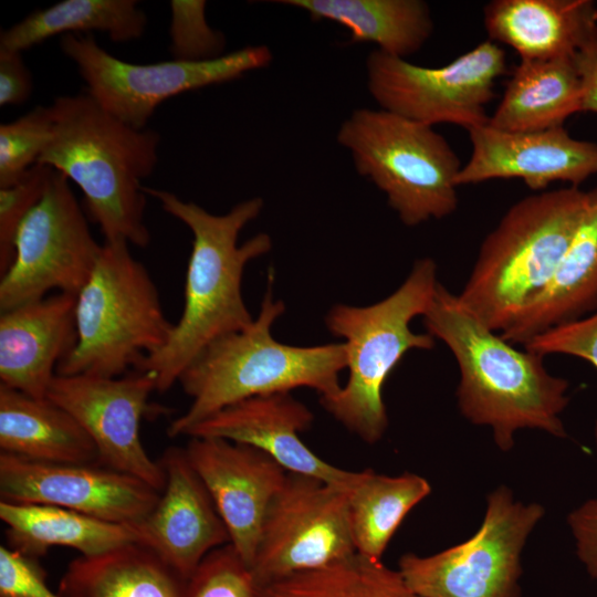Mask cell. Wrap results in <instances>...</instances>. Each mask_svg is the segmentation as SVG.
<instances>
[{
	"label": "cell",
	"mask_w": 597,
	"mask_h": 597,
	"mask_svg": "<svg viewBox=\"0 0 597 597\" xmlns=\"http://www.w3.org/2000/svg\"><path fill=\"white\" fill-rule=\"evenodd\" d=\"M422 317L427 333L442 341L458 364L461 415L489 427L500 450H511L521 429L567 436L561 415L569 384L546 369L544 356L515 348L441 283Z\"/></svg>",
	"instance_id": "1"
},
{
	"label": "cell",
	"mask_w": 597,
	"mask_h": 597,
	"mask_svg": "<svg viewBox=\"0 0 597 597\" xmlns=\"http://www.w3.org/2000/svg\"><path fill=\"white\" fill-rule=\"evenodd\" d=\"M144 191L193 235L182 313L166 344L135 369L154 373L157 391L163 392L178 383L187 365L207 345L253 323L242 296V276L251 260L271 250L272 240L266 233H258L238 244L241 230L262 211L261 198L243 200L224 214H213L174 192L145 186Z\"/></svg>",
	"instance_id": "2"
},
{
	"label": "cell",
	"mask_w": 597,
	"mask_h": 597,
	"mask_svg": "<svg viewBox=\"0 0 597 597\" xmlns=\"http://www.w3.org/2000/svg\"><path fill=\"white\" fill-rule=\"evenodd\" d=\"M54 125L36 165L74 181L104 241L125 240L146 248V193L142 180L158 161L160 136L137 129L104 109L86 92L63 95L51 105Z\"/></svg>",
	"instance_id": "3"
},
{
	"label": "cell",
	"mask_w": 597,
	"mask_h": 597,
	"mask_svg": "<svg viewBox=\"0 0 597 597\" xmlns=\"http://www.w3.org/2000/svg\"><path fill=\"white\" fill-rule=\"evenodd\" d=\"M271 289L249 327L211 342L184 369L178 383L191 404L169 423V437L186 436L199 422L248 398L300 387L326 398L341 389L345 344L301 347L277 342L271 327L285 306L273 301Z\"/></svg>",
	"instance_id": "4"
},
{
	"label": "cell",
	"mask_w": 597,
	"mask_h": 597,
	"mask_svg": "<svg viewBox=\"0 0 597 597\" xmlns=\"http://www.w3.org/2000/svg\"><path fill=\"white\" fill-rule=\"evenodd\" d=\"M586 201V190L569 186L512 205L482 241L461 303L492 331H505L553 277Z\"/></svg>",
	"instance_id": "5"
},
{
	"label": "cell",
	"mask_w": 597,
	"mask_h": 597,
	"mask_svg": "<svg viewBox=\"0 0 597 597\" xmlns=\"http://www.w3.org/2000/svg\"><path fill=\"white\" fill-rule=\"evenodd\" d=\"M438 284L436 262L423 258L384 300L368 306L335 305L325 317L331 333L345 341L348 378L321 404L367 443L379 441L388 426L383 387L390 373L409 350L434 347L436 338L415 333L410 323L427 312Z\"/></svg>",
	"instance_id": "6"
},
{
	"label": "cell",
	"mask_w": 597,
	"mask_h": 597,
	"mask_svg": "<svg viewBox=\"0 0 597 597\" xmlns=\"http://www.w3.org/2000/svg\"><path fill=\"white\" fill-rule=\"evenodd\" d=\"M76 343L56 375L119 377L168 341L174 324L155 282L125 240L104 241L75 302Z\"/></svg>",
	"instance_id": "7"
},
{
	"label": "cell",
	"mask_w": 597,
	"mask_h": 597,
	"mask_svg": "<svg viewBox=\"0 0 597 597\" xmlns=\"http://www.w3.org/2000/svg\"><path fill=\"white\" fill-rule=\"evenodd\" d=\"M336 138L405 226L443 219L457 210L462 165L432 126L381 108H358L342 123Z\"/></svg>",
	"instance_id": "8"
},
{
	"label": "cell",
	"mask_w": 597,
	"mask_h": 597,
	"mask_svg": "<svg viewBox=\"0 0 597 597\" xmlns=\"http://www.w3.org/2000/svg\"><path fill=\"white\" fill-rule=\"evenodd\" d=\"M544 513L541 504L516 501L500 485L488 495L471 537L433 555L405 554L398 572L420 597H520L521 554Z\"/></svg>",
	"instance_id": "9"
},
{
	"label": "cell",
	"mask_w": 597,
	"mask_h": 597,
	"mask_svg": "<svg viewBox=\"0 0 597 597\" xmlns=\"http://www.w3.org/2000/svg\"><path fill=\"white\" fill-rule=\"evenodd\" d=\"M60 45L86 83V93L109 114L137 129L146 128L164 101L235 80L268 66L273 57L266 45H251L203 62L171 59L135 64L109 54L92 34H65Z\"/></svg>",
	"instance_id": "10"
},
{
	"label": "cell",
	"mask_w": 597,
	"mask_h": 597,
	"mask_svg": "<svg viewBox=\"0 0 597 597\" xmlns=\"http://www.w3.org/2000/svg\"><path fill=\"white\" fill-rule=\"evenodd\" d=\"M505 71V51L490 40L439 67L379 50L366 59L367 87L381 109L428 126L446 123L467 130L489 122L485 106Z\"/></svg>",
	"instance_id": "11"
},
{
	"label": "cell",
	"mask_w": 597,
	"mask_h": 597,
	"mask_svg": "<svg viewBox=\"0 0 597 597\" xmlns=\"http://www.w3.org/2000/svg\"><path fill=\"white\" fill-rule=\"evenodd\" d=\"M101 250L69 179L53 169L43 196L15 233L13 260L0 279V311L52 290L76 295Z\"/></svg>",
	"instance_id": "12"
},
{
	"label": "cell",
	"mask_w": 597,
	"mask_h": 597,
	"mask_svg": "<svg viewBox=\"0 0 597 597\" xmlns=\"http://www.w3.org/2000/svg\"><path fill=\"white\" fill-rule=\"evenodd\" d=\"M355 554L348 492L287 473L266 512L251 570L261 587Z\"/></svg>",
	"instance_id": "13"
},
{
	"label": "cell",
	"mask_w": 597,
	"mask_h": 597,
	"mask_svg": "<svg viewBox=\"0 0 597 597\" xmlns=\"http://www.w3.org/2000/svg\"><path fill=\"white\" fill-rule=\"evenodd\" d=\"M157 390L151 371L119 377L55 375L46 398L66 410L94 442L103 465L137 478L159 492L165 485L160 462L143 446L140 422Z\"/></svg>",
	"instance_id": "14"
},
{
	"label": "cell",
	"mask_w": 597,
	"mask_h": 597,
	"mask_svg": "<svg viewBox=\"0 0 597 597\" xmlns=\"http://www.w3.org/2000/svg\"><path fill=\"white\" fill-rule=\"evenodd\" d=\"M0 496L4 502L54 505L134 524L154 509L160 492L105 465L40 462L0 452Z\"/></svg>",
	"instance_id": "15"
},
{
	"label": "cell",
	"mask_w": 597,
	"mask_h": 597,
	"mask_svg": "<svg viewBox=\"0 0 597 597\" xmlns=\"http://www.w3.org/2000/svg\"><path fill=\"white\" fill-rule=\"evenodd\" d=\"M186 454L230 535L251 567L262 525L287 471L253 447L220 438L189 437Z\"/></svg>",
	"instance_id": "16"
},
{
	"label": "cell",
	"mask_w": 597,
	"mask_h": 597,
	"mask_svg": "<svg viewBox=\"0 0 597 597\" xmlns=\"http://www.w3.org/2000/svg\"><path fill=\"white\" fill-rule=\"evenodd\" d=\"M472 151L457 186L520 178L534 191L555 181L579 187L597 174V144L572 137L564 126L512 133L488 123L468 129Z\"/></svg>",
	"instance_id": "17"
},
{
	"label": "cell",
	"mask_w": 597,
	"mask_h": 597,
	"mask_svg": "<svg viewBox=\"0 0 597 597\" xmlns=\"http://www.w3.org/2000/svg\"><path fill=\"white\" fill-rule=\"evenodd\" d=\"M159 462L165 472L159 500L130 525L137 543L189 579L209 553L230 544V535L185 448H169Z\"/></svg>",
	"instance_id": "18"
},
{
	"label": "cell",
	"mask_w": 597,
	"mask_h": 597,
	"mask_svg": "<svg viewBox=\"0 0 597 597\" xmlns=\"http://www.w3.org/2000/svg\"><path fill=\"white\" fill-rule=\"evenodd\" d=\"M313 421L312 411L290 392L248 398L192 427L187 437L220 438L266 453L289 473L310 475L350 492L360 471L332 465L300 438Z\"/></svg>",
	"instance_id": "19"
},
{
	"label": "cell",
	"mask_w": 597,
	"mask_h": 597,
	"mask_svg": "<svg viewBox=\"0 0 597 597\" xmlns=\"http://www.w3.org/2000/svg\"><path fill=\"white\" fill-rule=\"evenodd\" d=\"M76 295L59 293L0 313V384L45 398L76 343Z\"/></svg>",
	"instance_id": "20"
},
{
	"label": "cell",
	"mask_w": 597,
	"mask_h": 597,
	"mask_svg": "<svg viewBox=\"0 0 597 597\" xmlns=\"http://www.w3.org/2000/svg\"><path fill=\"white\" fill-rule=\"evenodd\" d=\"M597 311V186L553 277L500 335L513 345Z\"/></svg>",
	"instance_id": "21"
},
{
	"label": "cell",
	"mask_w": 597,
	"mask_h": 597,
	"mask_svg": "<svg viewBox=\"0 0 597 597\" xmlns=\"http://www.w3.org/2000/svg\"><path fill=\"white\" fill-rule=\"evenodd\" d=\"M489 40L514 49L521 60L573 56L597 25L589 0H493L484 6Z\"/></svg>",
	"instance_id": "22"
},
{
	"label": "cell",
	"mask_w": 597,
	"mask_h": 597,
	"mask_svg": "<svg viewBox=\"0 0 597 597\" xmlns=\"http://www.w3.org/2000/svg\"><path fill=\"white\" fill-rule=\"evenodd\" d=\"M0 452L53 463H93L96 447L82 426L50 399L0 384Z\"/></svg>",
	"instance_id": "23"
},
{
	"label": "cell",
	"mask_w": 597,
	"mask_h": 597,
	"mask_svg": "<svg viewBox=\"0 0 597 597\" xmlns=\"http://www.w3.org/2000/svg\"><path fill=\"white\" fill-rule=\"evenodd\" d=\"M582 81L573 56L521 60L488 124L512 133L563 126L582 112Z\"/></svg>",
	"instance_id": "24"
},
{
	"label": "cell",
	"mask_w": 597,
	"mask_h": 597,
	"mask_svg": "<svg viewBox=\"0 0 597 597\" xmlns=\"http://www.w3.org/2000/svg\"><path fill=\"white\" fill-rule=\"evenodd\" d=\"M187 583L150 548L130 543L73 559L57 593L61 597H185Z\"/></svg>",
	"instance_id": "25"
},
{
	"label": "cell",
	"mask_w": 597,
	"mask_h": 597,
	"mask_svg": "<svg viewBox=\"0 0 597 597\" xmlns=\"http://www.w3.org/2000/svg\"><path fill=\"white\" fill-rule=\"evenodd\" d=\"M305 11L313 21H331L349 32L352 42L375 43L379 51L405 59L419 51L433 32L422 0H280Z\"/></svg>",
	"instance_id": "26"
},
{
	"label": "cell",
	"mask_w": 597,
	"mask_h": 597,
	"mask_svg": "<svg viewBox=\"0 0 597 597\" xmlns=\"http://www.w3.org/2000/svg\"><path fill=\"white\" fill-rule=\"evenodd\" d=\"M0 519L7 525L12 548L34 559L52 546L70 547L81 556H93L137 543L130 524L108 522L54 505L0 501Z\"/></svg>",
	"instance_id": "27"
},
{
	"label": "cell",
	"mask_w": 597,
	"mask_h": 597,
	"mask_svg": "<svg viewBox=\"0 0 597 597\" xmlns=\"http://www.w3.org/2000/svg\"><path fill=\"white\" fill-rule=\"evenodd\" d=\"M147 15L135 0H64L1 32L0 50L22 52L56 34L105 32L114 42L140 38Z\"/></svg>",
	"instance_id": "28"
},
{
	"label": "cell",
	"mask_w": 597,
	"mask_h": 597,
	"mask_svg": "<svg viewBox=\"0 0 597 597\" xmlns=\"http://www.w3.org/2000/svg\"><path fill=\"white\" fill-rule=\"evenodd\" d=\"M430 492L429 482L415 473L390 476L371 469L360 471L357 483L348 493L356 553L381 561L404 519Z\"/></svg>",
	"instance_id": "29"
},
{
	"label": "cell",
	"mask_w": 597,
	"mask_h": 597,
	"mask_svg": "<svg viewBox=\"0 0 597 597\" xmlns=\"http://www.w3.org/2000/svg\"><path fill=\"white\" fill-rule=\"evenodd\" d=\"M258 597H420L398 570L359 554L261 586Z\"/></svg>",
	"instance_id": "30"
},
{
	"label": "cell",
	"mask_w": 597,
	"mask_h": 597,
	"mask_svg": "<svg viewBox=\"0 0 597 597\" xmlns=\"http://www.w3.org/2000/svg\"><path fill=\"white\" fill-rule=\"evenodd\" d=\"M54 115L50 106H36L0 125V189L18 184L36 165L50 142Z\"/></svg>",
	"instance_id": "31"
},
{
	"label": "cell",
	"mask_w": 597,
	"mask_h": 597,
	"mask_svg": "<svg viewBox=\"0 0 597 597\" xmlns=\"http://www.w3.org/2000/svg\"><path fill=\"white\" fill-rule=\"evenodd\" d=\"M169 6V52L172 60L203 62L224 55L226 38L206 21V1L172 0Z\"/></svg>",
	"instance_id": "32"
},
{
	"label": "cell",
	"mask_w": 597,
	"mask_h": 597,
	"mask_svg": "<svg viewBox=\"0 0 597 597\" xmlns=\"http://www.w3.org/2000/svg\"><path fill=\"white\" fill-rule=\"evenodd\" d=\"M251 567L231 544L209 553L188 579L185 597H258Z\"/></svg>",
	"instance_id": "33"
},
{
	"label": "cell",
	"mask_w": 597,
	"mask_h": 597,
	"mask_svg": "<svg viewBox=\"0 0 597 597\" xmlns=\"http://www.w3.org/2000/svg\"><path fill=\"white\" fill-rule=\"evenodd\" d=\"M52 171L34 165L18 184L0 189V274L10 266L18 228L43 196Z\"/></svg>",
	"instance_id": "34"
},
{
	"label": "cell",
	"mask_w": 597,
	"mask_h": 597,
	"mask_svg": "<svg viewBox=\"0 0 597 597\" xmlns=\"http://www.w3.org/2000/svg\"><path fill=\"white\" fill-rule=\"evenodd\" d=\"M523 347L544 357L549 354L575 356L597 369V311L552 327L531 338ZM595 441L597 450V423Z\"/></svg>",
	"instance_id": "35"
},
{
	"label": "cell",
	"mask_w": 597,
	"mask_h": 597,
	"mask_svg": "<svg viewBox=\"0 0 597 597\" xmlns=\"http://www.w3.org/2000/svg\"><path fill=\"white\" fill-rule=\"evenodd\" d=\"M0 597H61L45 583V574L35 559L0 546Z\"/></svg>",
	"instance_id": "36"
},
{
	"label": "cell",
	"mask_w": 597,
	"mask_h": 597,
	"mask_svg": "<svg viewBox=\"0 0 597 597\" xmlns=\"http://www.w3.org/2000/svg\"><path fill=\"white\" fill-rule=\"evenodd\" d=\"M567 523L576 543L578 558L597 582V499H591L568 514Z\"/></svg>",
	"instance_id": "37"
},
{
	"label": "cell",
	"mask_w": 597,
	"mask_h": 597,
	"mask_svg": "<svg viewBox=\"0 0 597 597\" xmlns=\"http://www.w3.org/2000/svg\"><path fill=\"white\" fill-rule=\"evenodd\" d=\"M22 52L0 50V105H20L33 90L30 70Z\"/></svg>",
	"instance_id": "38"
},
{
	"label": "cell",
	"mask_w": 597,
	"mask_h": 597,
	"mask_svg": "<svg viewBox=\"0 0 597 597\" xmlns=\"http://www.w3.org/2000/svg\"><path fill=\"white\" fill-rule=\"evenodd\" d=\"M573 61L582 81V112L597 114V25L585 36Z\"/></svg>",
	"instance_id": "39"
}]
</instances>
